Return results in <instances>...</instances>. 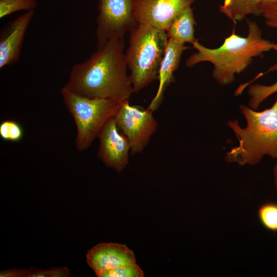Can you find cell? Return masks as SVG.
<instances>
[{
	"mask_svg": "<svg viewBox=\"0 0 277 277\" xmlns=\"http://www.w3.org/2000/svg\"><path fill=\"white\" fill-rule=\"evenodd\" d=\"M124 48V37L109 39L88 58L72 66L64 87L87 97L129 100L134 92Z\"/></svg>",
	"mask_w": 277,
	"mask_h": 277,
	"instance_id": "obj_1",
	"label": "cell"
},
{
	"mask_svg": "<svg viewBox=\"0 0 277 277\" xmlns=\"http://www.w3.org/2000/svg\"><path fill=\"white\" fill-rule=\"evenodd\" d=\"M248 34L241 37L232 32L217 48H208L196 41L192 47L197 52L191 55L186 65L193 67L203 62L211 63L212 75L221 85H228L234 80L235 74L244 71L252 63L253 58L263 56V53L272 49L274 43L262 37V31L258 24L246 19Z\"/></svg>",
	"mask_w": 277,
	"mask_h": 277,
	"instance_id": "obj_2",
	"label": "cell"
},
{
	"mask_svg": "<svg viewBox=\"0 0 277 277\" xmlns=\"http://www.w3.org/2000/svg\"><path fill=\"white\" fill-rule=\"evenodd\" d=\"M239 108L246 120L247 126L241 128L237 120L227 123L239 144L226 153L225 161L241 166L254 165L265 155L277 158V95L273 106L262 111L244 105H240Z\"/></svg>",
	"mask_w": 277,
	"mask_h": 277,
	"instance_id": "obj_3",
	"label": "cell"
},
{
	"mask_svg": "<svg viewBox=\"0 0 277 277\" xmlns=\"http://www.w3.org/2000/svg\"><path fill=\"white\" fill-rule=\"evenodd\" d=\"M129 33L125 55L135 93L157 79L168 37L165 31L142 24H138Z\"/></svg>",
	"mask_w": 277,
	"mask_h": 277,
	"instance_id": "obj_4",
	"label": "cell"
},
{
	"mask_svg": "<svg viewBox=\"0 0 277 277\" xmlns=\"http://www.w3.org/2000/svg\"><path fill=\"white\" fill-rule=\"evenodd\" d=\"M63 102L75 125L76 149L84 151L92 144L106 122L116 112L121 102L103 98H90L76 94L64 86Z\"/></svg>",
	"mask_w": 277,
	"mask_h": 277,
	"instance_id": "obj_5",
	"label": "cell"
},
{
	"mask_svg": "<svg viewBox=\"0 0 277 277\" xmlns=\"http://www.w3.org/2000/svg\"><path fill=\"white\" fill-rule=\"evenodd\" d=\"M96 39L97 48L114 37H124L138 24L134 0H97Z\"/></svg>",
	"mask_w": 277,
	"mask_h": 277,
	"instance_id": "obj_6",
	"label": "cell"
},
{
	"mask_svg": "<svg viewBox=\"0 0 277 277\" xmlns=\"http://www.w3.org/2000/svg\"><path fill=\"white\" fill-rule=\"evenodd\" d=\"M148 109L131 105L129 100L120 103L114 116L116 125L128 138L132 155L142 152L155 132L157 122Z\"/></svg>",
	"mask_w": 277,
	"mask_h": 277,
	"instance_id": "obj_7",
	"label": "cell"
},
{
	"mask_svg": "<svg viewBox=\"0 0 277 277\" xmlns=\"http://www.w3.org/2000/svg\"><path fill=\"white\" fill-rule=\"evenodd\" d=\"M97 138V156L108 167L117 173L128 164L131 145L128 138L120 131L114 117L110 118L101 129Z\"/></svg>",
	"mask_w": 277,
	"mask_h": 277,
	"instance_id": "obj_8",
	"label": "cell"
},
{
	"mask_svg": "<svg viewBox=\"0 0 277 277\" xmlns=\"http://www.w3.org/2000/svg\"><path fill=\"white\" fill-rule=\"evenodd\" d=\"M195 0H134L135 17L138 24L167 31L172 21Z\"/></svg>",
	"mask_w": 277,
	"mask_h": 277,
	"instance_id": "obj_9",
	"label": "cell"
},
{
	"mask_svg": "<svg viewBox=\"0 0 277 277\" xmlns=\"http://www.w3.org/2000/svg\"><path fill=\"white\" fill-rule=\"evenodd\" d=\"M34 14L28 11L9 22L0 34V68L16 62L20 56L24 36Z\"/></svg>",
	"mask_w": 277,
	"mask_h": 277,
	"instance_id": "obj_10",
	"label": "cell"
},
{
	"mask_svg": "<svg viewBox=\"0 0 277 277\" xmlns=\"http://www.w3.org/2000/svg\"><path fill=\"white\" fill-rule=\"evenodd\" d=\"M86 261L96 275L112 268L136 263L133 251L116 243H99L89 249Z\"/></svg>",
	"mask_w": 277,
	"mask_h": 277,
	"instance_id": "obj_11",
	"label": "cell"
},
{
	"mask_svg": "<svg viewBox=\"0 0 277 277\" xmlns=\"http://www.w3.org/2000/svg\"><path fill=\"white\" fill-rule=\"evenodd\" d=\"M188 48L184 44L168 38L165 54L159 71V88L147 108L152 112L157 110L162 104L167 87L174 81L173 73L179 67L182 55Z\"/></svg>",
	"mask_w": 277,
	"mask_h": 277,
	"instance_id": "obj_12",
	"label": "cell"
},
{
	"mask_svg": "<svg viewBox=\"0 0 277 277\" xmlns=\"http://www.w3.org/2000/svg\"><path fill=\"white\" fill-rule=\"evenodd\" d=\"M196 25L193 10L189 6L177 15L166 32L168 38L182 44L189 43L192 44L197 41L194 37V26Z\"/></svg>",
	"mask_w": 277,
	"mask_h": 277,
	"instance_id": "obj_13",
	"label": "cell"
},
{
	"mask_svg": "<svg viewBox=\"0 0 277 277\" xmlns=\"http://www.w3.org/2000/svg\"><path fill=\"white\" fill-rule=\"evenodd\" d=\"M263 0H224L219 11L235 24L249 15H262Z\"/></svg>",
	"mask_w": 277,
	"mask_h": 277,
	"instance_id": "obj_14",
	"label": "cell"
},
{
	"mask_svg": "<svg viewBox=\"0 0 277 277\" xmlns=\"http://www.w3.org/2000/svg\"><path fill=\"white\" fill-rule=\"evenodd\" d=\"M277 52V43L274 44L272 48ZM277 70V64L271 67L268 71ZM277 92V81L274 84L266 86L260 84L250 85L248 90V94L251 96L249 101V107L256 110L260 105L270 95Z\"/></svg>",
	"mask_w": 277,
	"mask_h": 277,
	"instance_id": "obj_15",
	"label": "cell"
},
{
	"mask_svg": "<svg viewBox=\"0 0 277 277\" xmlns=\"http://www.w3.org/2000/svg\"><path fill=\"white\" fill-rule=\"evenodd\" d=\"M258 217L266 229L277 232V203L270 202L262 205L258 209Z\"/></svg>",
	"mask_w": 277,
	"mask_h": 277,
	"instance_id": "obj_16",
	"label": "cell"
},
{
	"mask_svg": "<svg viewBox=\"0 0 277 277\" xmlns=\"http://www.w3.org/2000/svg\"><path fill=\"white\" fill-rule=\"evenodd\" d=\"M36 0H0V18L21 10H34Z\"/></svg>",
	"mask_w": 277,
	"mask_h": 277,
	"instance_id": "obj_17",
	"label": "cell"
},
{
	"mask_svg": "<svg viewBox=\"0 0 277 277\" xmlns=\"http://www.w3.org/2000/svg\"><path fill=\"white\" fill-rule=\"evenodd\" d=\"M24 136L21 125L12 120H5L0 124V136L2 139L12 142H18Z\"/></svg>",
	"mask_w": 277,
	"mask_h": 277,
	"instance_id": "obj_18",
	"label": "cell"
},
{
	"mask_svg": "<svg viewBox=\"0 0 277 277\" xmlns=\"http://www.w3.org/2000/svg\"><path fill=\"white\" fill-rule=\"evenodd\" d=\"M96 276L98 277H143L144 273L135 263L105 270Z\"/></svg>",
	"mask_w": 277,
	"mask_h": 277,
	"instance_id": "obj_19",
	"label": "cell"
},
{
	"mask_svg": "<svg viewBox=\"0 0 277 277\" xmlns=\"http://www.w3.org/2000/svg\"><path fill=\"white\" fill-rule=\"evenodd\" d=\"M69 269L66 267H53L44 269L30 267L26 269L25 277H67L70 276Z\"/></svg>",
	"mask_w": 277,
	"mask_h": 277,
	"instance_id": "obj_20",
	"label": "cell"
},
{
	"mask_svg": "<svg viewBox=\"0 0 277 277\" xmlns=\"http://www.w3.org/2000/svg\"><path fill=\"white\" fill-rule=\"evenodd\" d=\"M26 269L17 268H11L7 270H1V277H25Z\"/></svg>",
	"mask_w": 277,
	"mask_h": 277,
	"instance_id": "obj_21",
	"label": "cell"
},
{
	"mask_svg": "<svg viewBox=\"0 0 277 277\" xmlns=\"http://www.w3.org/2000/svg\"><path fill=\"white\" fill-rule=\"evenodd\" d=\"M264 17L266 19V24L267 26L277 28V9L271 11Z\"/></svg>",
	"mask_w": 277,
	"mask_h": 277,
	"instance_id": "obj_22",
	"label": "cell"
},
{
	"mask_svg": "<svg viewBox=\"0 0 277 277\" xmlns=\"http://www.w3.org/2000/svg\"><path fill=\"white\" fill-rule=\"evenodd\" d=\"M275 9H277V0H263L262 15L264 16Z\"/></svg>",
	"mask_w": 277,
	"mask_h": 277,
	"instance_id": "obj_23",
	"label": "cell"
},
{
	"mask_svg": "<svg viewBox=\"0 0 277 277\" xmlns=\"http://www.w3.org/2000/svg\"><path fill=\"white\" fill-rule=\"evenodd\" d=\"M273 175L274 180V184L277 190V161L273 168Z\"/></svg>",
	"mask_w": 277,
	"mask_h": 277,
	"instance_id": "obj_24",
	"label": "cell"
}]
</instances>
